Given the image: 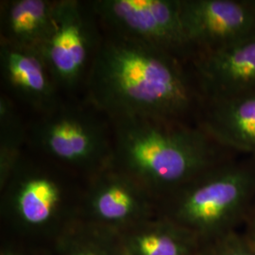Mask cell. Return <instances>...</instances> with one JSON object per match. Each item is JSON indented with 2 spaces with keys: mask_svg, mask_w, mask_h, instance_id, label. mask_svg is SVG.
Returning a JSON list of instances; mask_svg holds the SVG:
<instances>
[{
  "mask_svg": "<svg viewBox=\"0 0 255 255\" xmlns=\"http://www.w3.org/2000/svg\"><path fill=\"white\" fill-rule=\"evenodd\" d=\"M55 255H122L115 235L74 215L57 231Z\"/></svg>",
  "mask_w": 255,
  "mask_h": 255,
  "instance_id": "9a60e30c",
  "label": "cell"
},
{
  "mask_svg": "<svg viewBox=\"0 0 255 255\" xmlns=\"http://www.w3.org/2000/svg\"><path fill=\"white\" fill-rule=\"evenodd\" d=\"M239 232L247 240L255 247V200L249 210Z\"/></svg>",
  "mask_w": 255,
  "mask_h": 255,
  "instance_id": "ac0fdd59",
  "label": "cell"
},
{
  "mask_svg": "<svg viewBox=\"0 0 255 255\" xmlns=\"http://www.w3.org/2000/svg\"><path fill=\"white\" fill-rule=\"evenodd\" d=\"M190 65L204 101L255 92V37L223 48L196 53Z\"/></svg>",
  "mask_w": 255,
  "mask_h": 255,
  "instance_id": "30bf717a",
  "label": "cell"
},
{
  "mask_svg": "<svg viewBox=\"0 0 255 255\" xmlns=\"http://www.w3.org/2000/svg\"><path fill=\"white\" fill-rule=\"evenodd\" d=\"M37 148L55 161L90 176L113 160L114 146L105 124L94 113L59 103L31 129Z\"/></svg>",
  "mask_w": 255,
  "mask_h": 255,
  "instance_id": "277c9868",
  "label": "cell"
},
{
  "mask_svg": "<svg viewBox=\"0 0 255 255\" xmlns=\"http://www.w3.org/2000/svg\"><path fill=\"white\" fill-rule=\"evenodd\" d=\"M1 192L5 216L25 231H58L75 215L68 216L67 191L60 178L25 161Z\"/></svg>",
  "mask_w": 255,
  "mask_h": 255,
  "instance_id": "ba28073f",
  "label": "cell"
},
{
  "mask_svg": "<svg viewBox=\"0 0 255 255\" xmlns=\"http://www.w3.org/2000/svg\"><path fill=\"white\" fill-rule=\"evenodd\" d=\"M111 33L161 47L184 61L193 57L181 17V0H97L89 4Z\"/></svg>",
  "mask_w": 255,
  "mask_h": 255,
  "instance_id": "8992f818",
  "label": "cell"
},
{
  "mask_svg": "<svg viewBox=\"0 0 255 255\" xmlns=\"http://www.w3.org/2000/svg\"><path fill=\"white\" fill-rule=\"evenodd\" d=\"M158 214V200L112 160L89 176L78 216L98 227L118 233Z\"/></svg>",
  "mask_w": 255,
  "mask_h": 255,
  "instance_id": "52a82bcc",
  "label": "cell"
},
{
  "mask_svg": "<svg viewBox=\"0 0 255 255\" xmlns=\"http://www.w3.org/2000/svg\"><path fill=\"white\" fill-rule=\"evenodd\" d=\"M54 2L48 0L2 2L1 42L40 50L52 27Z\"/></svg>",
  "mask_w": 255,
  "mask_h": 255,
  "instance_id": "5bb4252c",
  "label": "cell"
},
{
  "mask_svg": "<svg viewBox=\"0 0 255 255\" xmlns=\"http://www.w3.org/2000/svg\"><path fill=\"white\" fill-rule=\"evenodd\" d=\"M255 200V159L236 155L166 196L159 214L202 245L237 232Z\"/></svg>",
  "mask_w": 255,
  "mask_h": 255,
  "instance_id": "3957f363",
  "label": "cell"
},
{
  "mask_svg": "<svg viewBox=\"0 0 255 255\" xmlns=\"http://www.w3.org/2000/svg\"><path fill=\"white\" fill-rule=\"evenodd\" d=\"M26 131L11 99L0 96V188L6 186L22 160Z\"/></svg>",
  "mask_w": 255,
  "mask_h": 255,
  "instance_id": "2e32d148",
  "label": "cell"
},
{
  "mask_svg": "<svg viewBox=\"0 0 255 255\" xmlns=\"http://www.w3.org/2000/svg\"><path fill=\"white\" fill-rule=\"evenodd\" d=\"M96 18L89 5L55 1L52 27L40 52L58 88L73 89L87 77L101 41Z\"/></svg>",
  "mask_w": 255,
  "mask_h": 255,
  "instance_id": "5b68a950",
  "label": "cell"
},
{
  "mask_svg": "<svg viewBox=\"0 0 255 255\" xmlns=\"http://www.w3.org/2000/svg\"><path fill=\"white\" fill-rule=\"evenodd\" d=\"M198 125L230 152L255 159V92L204 101Z\"/></svg>",
  "mask_w": 255,
  "mask_h": 255,
  "instance_id": "7c38bea8",
  "label": "cell"
},
{
  "mask_svg": "<svg viewBox=\"0 0 255 255\" xmlns=\"http://www.w3.org/2000/svg\"><path fill=\"white\" fill-rule=\"evenodd\" d=\"M113 164L158 201L236 154L198 124L153 119L114 120Z\"/></svg>",
  "mask_w": 255,
  "mask_h": 255,
  "instance_id": "7a4b0ae2",
  "label": "cell"
},
{
  "mask_svg": "<svg viewBox=\"0 0 255 255\" xmlns=\"http://www.w3.org/2000/svg\"><path fill=\"white\" fill-rule=\"evenodd\" d=\"M186 61L165 49L111 33L101 40L87 75L96 109L114 120L153 119L189 123L204 99Z\"/></svg>",
  "mask_w": 255,
  "mask_h": 255,
  "instance_id": "6da1fadb",
  "label": "cell"
},
{
  "mask_svg": "<svg viewBox=\"0 0 255 255\" xmlns=\"http://www.w3.org/2000/svg\"><path fill=\"white\" fill-rule=\"evenodd\" d=\"M193 56L255 37V0H181Z\"/></svg>",
  "mask_w": 255,
  "mask_h": 255,
  "instance_id": "9c48e42d",
  "label": "cell"
},
{
  "mask_svg": "<svg viewBox=\"0 0 255 255\" xmlns=\"http://www.w3.org/2000/svg\"><path fill=\"white\" fill-rule=\"evenodd\" d=\"M113 234L122 255H200L203 246L197 237L160 214Z\"/></svg>",
  "mask_w": 255,
  "mask_h": 255,
  "instance_id": "4fadbf2b",
  "label": "cell"
},
{
  "mask_svg": "<svg viewBox=\"0 0 255 255\" xmlns=\"http://www.w3.org/2000/svg\"><path fill=\"white\" fill-rule=\"evenodd\" d=\"M0 255H27L23 252H21L19 249L15 247L5 246L2 247Z\"/></svg>",
  "mask_w": 255,
  "mask_h": 255,
  "instance_id": "d6986e66",
  "label": "cell"
},
{
  "mask_svg": "<svg viewBox=\"0 0 255 255\" xmlns=\"http://www.w3.org/2000/svg\"><path fill=\"white\" fill-rule=\"evenodd\" d=\"M0 67L8 90L31 108L45 114L60 103L58 87L39 49L1 42Z\"/></svg>",
  "mask_w": 255,
  "mask_h": 255,
  "instance_id": "8fae6325",
  "label": "cell"
},
{
  "mask_svg": "<svg viewBox=\"0 0 255 255\" xmlns=\"http://www.w3.org/2000/svg\"><path fill=\"white\" fill-rule=\"evenodd\" d=\"M200 255H255V247L239 232L204 244Z\"/></svg>",
  "mask_w": 255,
  "mask_h": 255,
  "instance_id": "e0dca14e",
  "label": "cell"
}]
</instances>
